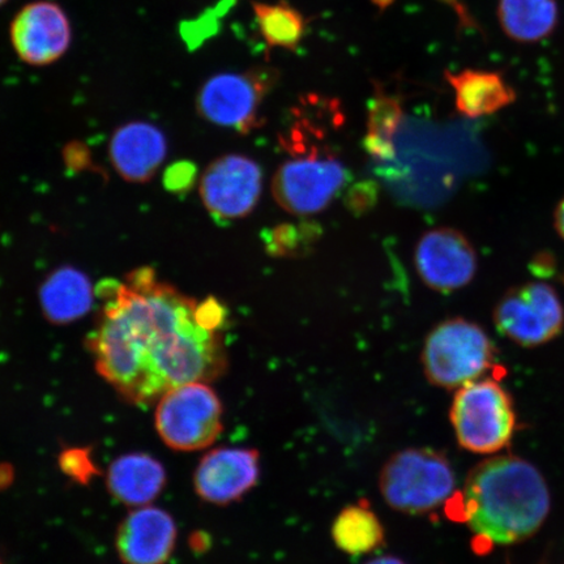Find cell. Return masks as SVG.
<instances>
[{
    "label": "cell",
    "instance_id": "obj_1",
    "mask_svg": "<svg viewBox=\"0 0 564 564\" xmlns=\"http://www.w3.org/2000/svg\"><path fill=\"white\" fill-rule=\"evenodd\" d=\"M87 347L98 373L129 403H158L173 388L210 383L228 368L223 329L228 308L215 297L196 301L150 267L105 280Z\"/></svg>",
    "mask_w": 564,
    "mask_h": 564
},
{
    "label": "cell",
    "instance_id": "obj_2",
    "mask_svg": "<svg viewBox=\"0 0 564 564\" xmlns=\"http://www.w3.org/2000/svg\"><path fill=\"white\" fill-rule=\"evenodd\" d=\"M552 506L541 471L523 457L496 456L469 471L462 492L446 503L449 519L467 523L478 553L519 544L544 525Z\"/></svg>",
    "mask_w": 564,
    "mask_h": 564
},
{
    "label": "cell",
    "instance_id": "obj_3",
    "mask_svg": "<svg viewBox=\"0 0 564 564\" xmlns=\"http://www.w3.org/2000/svg\"><path fill=\"white\" fill-rule=\"evenodd\" d=\"M449 419L460 447L478 455L510 447L518 430L511 393L494 378L457 388Z\"/></svg>",
    "mask_w": 564,
    "mask_h": 564
},
{
    "label": "cell",
    "instance_id": "obj_4",
    "mask_svg": "<svg viewBox=\"0 0 564 564\" xmlns=\"http://www.w3.org/2000/svg\"><path fill=\"white\" fill-rule=\"evenodd\" d=\"M456 477L448 458L432 448L393 454L379 475V489L394 511L425 514L454 496Z\"/></svg>",
    "mask_w": 564,
    "mask_h": 564
},
{
    "label": "cell",
    "instance_id": "obj_5",
    "mask_svg": "<svg viewBox=\"0 0 564 564\" xmlns=\"http://www.w3.org/2000/svg\"><path fill=\"white\" fill-rule=\"evenodd\" d=\"M496 357V345L482 327L453 317L429 334L421 361L430 383L455 390L481 379L494 368Z\"/></svg>",
    "mask_w": 564,
    "mask_h": 564
},
{
    "label": "cell",
    "instance_id": "obj_6",
    "mask_svg": "<svg viewBox=\"0 0 564 564\" xmlns=\"http://www.w3.org/2000/svg\"><path fill=\"white\" fill-rule=\"evenodd\" d=\"M293 159L273 176L272 194L279 206L294 216H310L329 206L349 181L348 169L328 150L316 145L286 147Z\"/></svg>",
    "mask_w": 564,
    "mask_h": 564
},
{
    "label": "cell",
    "instance_id": "obj_7",
    "mask_svg": "<svg viewBox=\"0 0 564 564\" xmlns=\"http://www.w3.org/2000/svg\"><path fill=\"white\" fill-rule=\"evenodd\" d=\"M278 77L276 70L267 67L214 75L197 95V112L212 124L246 135L262 126V106Z\"/></svg>",
    "mask_w": 564,
    "mask_h": 564
},
{
    "label": "cell",
    "instance_id": "obj_8",
    "mask_svg": "<svg viewBox=\"0 0 564 564\" xmlns=\"http://www.w3.org/2000/svg\"><path fill=\"white\" fill-rule=\"evenodd\" d=\"M160 438L175 451L204 449L223 432V404L208 383L173 388L158 401Z\"/></svg>",
    "mask_w": 564,
    "mask_h": 564
},
{
    "label": "cell",
    "instance_id": "obj_9",
    "mask_svg": "<svg viewBox=\"0 0 564 564\" xmlns=\"http://www.w3.org/2000/svg\"><path fill=\"white\" fill-rule=\"evenodd\" d=\"M498 333L521 348H538L555 340L564 329V306L545 282L513 286L492 314Z\"/></svg>",
    "mask_w": 564,
    "mask_h": 564
},
{
    "label": "cell",
    "instance_id": "obj_10",
    "mask_svg": "<svg viewBox=\"0 0 564 564\" xmlns=\"http://www.w3.org/2000/svg\"><path fill=\"white\" fill-rule=\"evenodd\" d=\"M263 172L256 161L242 154L215 160L203 173L200 197L217 220L230 221L249 216L260 199Z\"/></svg>",
    "mask_w": 564,
    "mask_h": 564
},
{
    "label": "cell",
    "instance_id": "obj_11",
    "mask_svg": "<svg viewBox=\"0 0 564 564\" xmlns=\"http://www.w3.org/2000/svg\"><path fill=\"white\" fill-rule=\"evenodd\" d=\"M420 278L436 292H454L475 279L478 258L469 239L453 228L426 231L415 247Z\"/></svg>",
    "mask_w": 564,
    "mask_h": 564
},
{
    "label": "cell",
    "instance_id": "obj_12",
    "mask_svg": "<svg viewBox=\"0 0 564 564\" xmlns=\"http://www.w3.org/2000/svg\"><path fill=\"white\" fill-rule=\"evenodd\" d=\"M10 34L13 51L31 66H47L61 59L73 39L66 12L46 0L21 9L12 20Z\"/></svg>",
    "mask_w": 564,
    "mask_h": 564
},
{
    "label": "cell",
    "instance_id": "obj_13",
    "mask_svg": "<svg viewBox=\"0 0 564 564\" xmlns=\"http://www.w3.org/2000/svg\"><path fill=\"white\" fill-rule=\"evenodd\" d=\"M259 453L251 448H216L202 458L195 471L197 496L206 502L227 506L241 500L260 475Z\"/></svg>",
    "mask_w": 564,
    "mask_h": 564
},
{
    "label": "cell",
    "instance_id": "obj_14",
    "mask_svg": "<svg viewBox=\"0 0 564 564\" xmlns=\"http://www.w3.org/2000/svg\"><path fill=\"white\" fill-rule=\"evenodd\" d=\"M176 525L158 507H139L118 528L116 547L124 564H165L174 552Z\"/></svg>",
    "mask_w": 564,
    "mask_h": 564
},
{
    "label": "cell",
    "instance_id": "obj_15",
    "mask_svg": "<svg viewBox=\"0 0 564 564\" xmlns=\"http://www.w3.org/2000/svg\"><path fill=\"white\" fill-rule=\"evenodd\" d=\"M167 144L164 133L147 122L127 123L110 141L112 166L123 180L133 183L151 181L164 162Z\"/></svg>",
    "mask_w": 564,
    "mask_h": 564
},
{
    "label": "cell",
    "instance_id": "obj_16",
    "mask_svg": "<svg viewBox=\"0 0 564 564\" xmlns=\"http://www.w3.org/2000/svg\"><path fill=\"white\" fill-rule=\"evenodd\" d=\"M444 76L455 91L456 110L464 117L496 115L517 101V90L499 73L469 68Z\"/></svg>",
    "mask_w": 564,
    "mask_h": 564
},
{
    "label": "cell",
    "instance_id": "obj_17",
    "mask_svg": "<svg viewBox=\"0 0 564 564\" xmlns=\"http://www.w3.org/2000/svg\"><path fill=\"white\" fill-rule=\"evenodd\" d=\"M106 484L118 502L144 507L153 502L166 485V471L156 458L147 454H129L117 458L106 476Z\"/></svg>",
    "mask_w": 564,
    "mask_h": 564
},
{
    "label": "cell",
    "instance_id": "obj_18",
    "mask_svg": "<svg viewBox=\"0 0 564 564\" xmlns=\"http://www.w3.org/2000/svg\"><path fill=\"white\" fill-rule=\"evenodd\" d=\"M95 295V289L86 273L74 267H61L42 282V313L48 322L58 326L74 323L90 312Z\"/></svg>",
    "mask_w": 564,
    "mask_h": 564
},
{
    "label": "cell",
    "instance_id": "obj_19",
    "mask_svg": "<svg viewBox=\"0 0 564 564\" xmlns=\"http://www.w3.org/2000/svg\"><path fill=\"white\" fill-rule=\"evenodd\" d=\"M498 19L503 32L521 44L549 37L558 24L556 0H499Z\"/></svg>",
    "mask_w": 564,
    "mask_h": 564
},
{
    "label": "cell",
    "instance_id": "obj_20",
    "mask_svg": "<svg viewBox=\"0 0 564 564\" xmlns=\"http://www.w3.org/2000/svg\"><path fill=\"white\" fill-rule=\"evenodd\" d=\"M404 119L403 104L398 96L387 94L379 86L371 97L368 106V121H366L365 148L370 158L378 162L394 159V138Z\"/></svg>",
    "mask_w": 564,
    "mask_h": 564
},
{
    "label": "cell",
    "instance_id": "obj_21",
    "mask_svg": "<svg viewBox=\"0 0 564 564\" xmlns=\"http://www.w3.org/2000/svg\"><path fill=\"white\" fill-rule=\"evenodd\" d=\"M335 545L345 554L364 555L382 546L384 529L368 503L345 507L333 524Z\"/></svg>",
    "mask_w": 564,
    "mask_h": 564
},
{
    "label": "cell",
    "instance_id": "obj_22",
    "mask_svg": "<svg viewBox=\"0 0 564 564\" xmlns=\"http://www.w3.org/2000/svg\"><path fill=\"white\" fill-rule=\"evenodd\" d=\"M252 6L268 46L294 51L301 44L306 31V21L300 11L285 2Z\"/></svg>",
    "mask_w": 564,
    "mask_h": 564
},
{
    "label": "cell",
    "instance_id": "obj_23",
    "mask_svg": "<svg viewBox=\"0 0 564 564\" xmlns=\"http://www.w3.org/2000/svg\"><path fill=\"white\" fill-rule=\"evenodd\" d=\"M321 229L313 223L284 224L264 235L268 252L273 257L297 258L312 251Z\"/></svg>",
    "mask_w": 564,
    "mask_h": 564
},
{
    "label": "cell",
    "instance_id": "obj_24",
    "mask_svg": "<svg viewBox=\"0 0 564 564\" xmlns=\"http://www.w3.org/2000/svg\"><path fill=\"white\" fill-rule=\"evenodd\" d=\"M62 469L66 471L73 478L80 479V481H87V479L94 475V464L90 462V457L86 451L73 449L61 456Z\"/></svg>",
    "mask_w": 564,
    "mask_h": 564
},
{
    "label": "cell",
    "instance_id": "obj_25",
    "mask_svg": "<svg viewBox=\"0 0 564 564\" xmlns=\"http://www.w3.org/2000/svg\"><path fill=\"white\" fill-rule=\"evenodd\" d=\"M532 271L540 278H549L555 271V260L552 253L541 252L532 260Z\"/></svg>",
    "mask_w": 564,
    "mask_h": 564
},
{
    "label": "cell",
    "instance_id": "obj_26",
    "mask_svg": "<svg viewBox=\"0 0 564 564\" xmlns=\"http://www.w3.org/2000/svg\"><path fill=\"white\" fill-rule=\"evenodd\" d=\"M167 178V176H166ZM194 180V167H189L188 165L182 166V174H174L171 178L166 180V185L171 188L185 187L189 185V182Z\"/></svg>",
    "mask_w": 564,
    "mask_h": 564
},
{
    "label": "cell",
    "instance_id": "obj_27",
    "mask_svg": "<svg viewBox=\"0 0 564 564\" xmlns=\"http://www.w3.org/2000/svg\"><path fill=\"white\" fill-rule=\"evenodd\" d=\"M554 228L564 241V196L554 212Z\"/></svg>",
    "mask_w": 564,
    "mask_h": 564
},
{
    "label": "cell",
    "instance_id": "obj_28",
    "mask_svg": "<svg viewBox=\"0 0 564 564\" xmlns=\"http://www.w3.org/2000/svg\"><path fill=\"white\" fill-rule=\"evenodd\" d=\"M442 2H446L448 6L453 7V9L457 12L458 18L463 21L464 24L471 25V20L469 18V13L464 9L463 4L458 2V0H442Z\"/></svg>",
    "mask_w": 564,
    "mask_h": 564
},
{
    "label": "cell",
    "instance_id": "obj_29",
    "mask_svg": "<svg viewBox=\"0 0 564 564\" xmlns=\"http://www.w3.org/2000/svg\"><path fill=\"white\" fill-rule=\"evenodd\" d=\"M366 564H406L404 561L397 558V556H380V558L372 560Z\"/></svg>",
    "mask_w": 564,
    "mask_h": 564
},
{
    "label": "cell",
    "instance_id": "obj_30",
    "mask_svg": "<svg viewBox=\"0 0 564 564\" xmlns=\"http://www.w3.org/2000/svg\"><path fill=\"white\" fill-rule=\"evenodd\" d=\"M373 4L378 7L380 10H386L387 7H390L394 0H371Z\"/></svg>",
    "mask_w": 564,
    "mask_h": 564
},
{
    "label": "cell",
    "instance_id": "obj_31",
    "mask_svg": "<svg viewBox=\"0 0 564 564\" xmlns=\"http://www.w3.org/2000/svg\"><path fill=\"white\" fill-rule=\"evenodd\" d=\"M7 2V0H0V6H3Z\"/></svg>",
    "mask_w": 564,
    "mask_h": 564
},
{
    "label": "cell",
    "instance_id": "obj_32",
    "mask_svg": "<svg viewBox=\"0 0 564 564\" xmlns=\"http://www.w3.org/2000/svg\"><path fill=\"white\" fill-rule=\"evenodd\" d=\"M0 564H2V562H0Z\"/></svg>",
    "mask_w": 564,
    "mask_h": 564
},
{
    "label": "cell",
    "instance_id": "obj_33",
    "mask_svg": "<svg viewBox=\"0 0 564 564\" xmlns=\"http://www.w3.org/2000/svg\"><path fill=\"white\" fill-rule=\"evenodd\" d=\"M563 281H564V278H563Z\"/></svg>",
    "mask_w": 564,
    "mask_h": 564
}]
</instances>
